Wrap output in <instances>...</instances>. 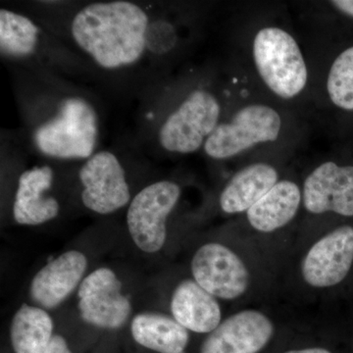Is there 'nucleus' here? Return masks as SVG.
<instances>
[{"label": "nucleus", "instance_id": "obj_1", "mask_svg": "<svg viewBox=\"0 0 353 353\" xmlns=\"http://www.w3.org/2000/svg\"><path fill=\"white\" fill-rule=\"evenodd\" d=\"M150 20L131 1L94 2L72 20L77 46L101 68L113 71L138 63L145 54Z\"/></svg>", "mask_w": 353, "mask_h": 353}, {"label": "nucleus", "instance_id": "obj_2", "mask_svg": "<svg viewBox=\"0 0 353 353\" xmlns=\"http://www.w3.org/2000/svg\"><path fill=\"white\" fill-rule=\"evenodd\" d=\"M99 115L94 106L80 97H69L57 113L34 132V145L41 154L60 160H87L97 150Z\"/></svg>", "mask_w": 353, "mask_h": 353}, {"label": "nucleus", "instance_id": "obj_3", "mask_svg": "<svg viewBox=\"0 0 353 353\" xmlns=\"http://www.w3.org/2000/svg\"><path fill=\"white\" fill-rule=\"evenodd\" d=\"M253 58L265 85L278 97L294 99L305 88L308 74L303 53L284 30H260L253 41Z\"/></svg>", "mask_w": 353, "mask_h": 353}, {"label": "nucleus", "instance_id": "obj_4", "mask_svg": "<svg viewBox=\"0 0 353 353\" xmlns=\"http://www.w3.org/2000/svg\"><path fill=\"white\" fill-rule=\"evenodd\" d=\"M220 114V103L214 95L208 90H194L160 127V145L168 152H197L219 125Z\"/></svg>", "mask_w": 353, "mask_h": 353}, {"label": "nucleus", "instance_id": "obj_5", "mask_svg": "<svg viewBox=\"0 0 353 353\" xmlns=\"http://www.w3.org/2000/svg\"><path fill=\"white\" fill-rule=\"evenodd\" d=\"M282 119L275 109L262 104L241 108L233 119L221 123L204 143V152L213 159H228L248 148L278 139Z\"/></svg>", "mask_w": 353, "mask_h": 353}, {"label": "nucleus", "instance_id": "obj_6", "mask_svg": "<svg viewBox=\"0 0 353 353\" xmlns=\"http://www.w3.org/2000/svg\"><path fill=\"white\" fill-rule=\"evenodd\" d=\"M180 196L178 183L159 181L143 188L132 199L127 212L128 230L139 250L154 253L163 248L167 218Z\"/></svg>", "mask_w": 353, "mask_h": 353}, {"label": "nucleus", "instance_id": "obj_7", "mask_svg": "<svg viewBox=\"0 0 353 353\" xmlns=\"http://www.w3.org/2000/svg\"><path fill=\"white\" fill-rule=\"evenodd\" d=\"M79 179L83 205L97 214H111L131 201L124 167L117 155L109 150L97 152L85 160Z\"/></svg>", "mask_w": 353, "mask_h": 353}, {"label": "nucleus", "instance_id": "obj_8", "mask_svg": "<svg viewBox=\"0 0 353 353\" xmlns=\"http://www.w3.org/2000/svg\"><path fill=\"white\" fill-rule=\"evenodd\" d=\"M111 269L99 268L79 287V309L83 321L103 329H119L129 319L132 306Z\"/></svg>", "mask_w": 353, "mask_h": 353}, {"label": "nucleus", "instance_id": "obj_9", "mask_svg": "<svg viewBox=\"0 0 353 353\" xmlns=\"http://www.w3.org/2000/svg\"><path fill=\"white\" fill-rule=\"evenodd\" d=\"M192 272L202 289L222 299H238L250 285L245 263L220 243H206L199 248L192 260Z\"/></svg>", "mask_w": 353, "mask_h": 353}, {"label": "nucleus", "instance_id": "obj_10", "mask_svg": "<svg viewBox=\"0 0 353 353\" xmlns=\"http://www.w3.org/2000/svg\"><path fill=\"white\" fill-rule=\"evenodd\" d=\"M353 265V227L341 226L323 236L303 261V276L314 288L334 287L343 282Z\"/></svg>", "mask_w": 353, "mask_h": 353}, {"label": "nucleus", "instance_id": "obj_11", "mask_svg": "<svg viewBox=\"0 0 353 353\" xmlns=\"http://www.w3.org/2000/svg\"><path fill=\"white\" fill-rule=\"evenodd\" d=\"M303 203L313 214L334 212L353 217V166L325 162L304 182Z\"/></svg>", "mask_w": 353, "mask_h": 353}, {"label": "nucleus", "instance_id": "obj_12", "mask_svg": "<svg viewBox=\"0 0 353 353\" xmlns=\"http://www.w3.org/2000/svg\"><path fill=\"white\" fill-rule=\"evenodd\" d=\"M274 334L273 323L256 310L228 318L204 341L201 353H259Z\"/></svg>", "mask_w": 353, "mask_h": 353}, {"label": "nucleus", "instance_id": "obj_13", "mask_svg": "<svg viewBox=\"0 0 353 353\" xmlns=\"http://www.w3.org/2000/svg\"><path fill=\"white\" fill-rule=\"evenodd\" d=\"M87 267V257L82 252H64L34 276L31 285L32 301L43 308L57 307L81 285Z\"/></svg>", "mask_w": 353, "mask_h": 353}, {"label": "nucleus", "instance_id": "obj_14", "mask_svg": "<svg viewBox=\"0 0 353 353\" xmlns=\"http://www.w3.org/2000/svg\"><path fill=\"white\" fill-rule=\"evenodd\" d=\"M53 179L50 166H34L21 174L13 204L14 219L18 224L34 226L57 217L59 202L48 196Z\"/></svg>", "mask_w": 353, "mask_h": 353}, {"label": "nucleus", "instance_id": "obj_15", "mask_svg": "<svg viewBox=\"0 0 353 353\" xmlns=\"http://www.w3.org/2000/svg\"><path fill=\"white\" fill-rule=\"evenodd\" d=\"M171 311L183 328L201 334L214 331L222 317L215 297L194 280H185L178 285L172 296Z\"/></svg>", "mask_w": 353, "mask_h": 353}, {"label": "nucleus", "instance_id": "obj_16", "mask_svg": "<svg viewBox=\"0 0 353 353\" xmlns=\"http://www.w3.org/2000/svg\"><path fill=\"white\" fill-rule=\"evenodd\" d=\"M279 174L271 165L255 163L238 172L220 196V206L228 214L248 212L278 183Z\"/></svg>", "mask_w": 353, "mask_h": 353}, {"label": "nucleus", "instance_id": "obj_17", "mask_svg": "<svg viewBox=\"0 0 353 353\" xmlns=\"http://www.w3.org/2000/svg\"><path fill=\"white\" fill-rule=\"evenodd\" d=\"M301 202L299 185L290 181H280L246 212V216L255 230L271 233L296 217Z\"/></svg>", "mask_w": 353, "mask_h": 353}, {"label": "nucleus", "instance_id": "obj_18", "mask_svg": "<svg viewBox=\"0 0 353 353\" xmlns=\"http://www.w3.org/2000/svg\"><path fill=\"white\" fill-rule=\"evenodd\" d=\"M132 338L148 350L159 353H183L189 343V332L173 317L145 312L132 319Z\"/></svg>", "mask_w": 353, "mask_h": 353}, {"label": "nucleus", "instance_id": "obj_19", "mask_svg": "<svg viewBox=\"0 0 353 353\" xmlns=\"http://www.w3.org/2000/svg\"><path fill=\"white\" fill-rule=\"evenodd\" d=\"M53 321L43 308L23 304L14 315L10 339L15 353H43L53 336Z\"/></svg>", "mask_w": 353, "mask_h": 353}, {"label": "nucleus", "instance_id": "obj_20", "mask_svg": "<svg viewBox=\"0 0 353 353\" xmlns=\"http://www.w3.org/2000/svg\"><path fill=\"white\" fill-rule=\"evenodd\" d=\"M41 38L38 26L23 14L0 10V50L2 55L23 59L36 52Z\"/></svg>", "mask_w": 353, "mask_h": 353}, {"label": "nucleus", "instance_id": "obj_21", "mask_svg": "<svg viewBox=\"0 0 353 353\" xmlns=\"http://www.w3.org/2000/svg\"><path fill=\"white\" fill-rule=\"evenodd\" d=\"M327 90L334 105L353 110V46L343 51L332 64Z\"/></svg>", "mask_w": 353, "mask_h": 353}, {"label": "nucleus", "instance_id": "obj_22", "mask_svg": "<svg viewBox=\"0 0 353 353\" xmlns=\"http://www.w3.org/2000/svg\"><path fill=\"white\" fill-rule=\"evenodd\" d=\"M43 353H71L67 341L61 336H53L48 348Z\"/></svg>", "mask_w": 353, "mask_h": 353}, {"label": "nucleus", "instance_id": "obj_23", "mask_svg": "<svg viewBox=\"0 0 353 353\" xmlns=\"http://www.w3.org/2000/svg\"><path fill=\"white\" fill-rule=\"evenodd\" d=\"M331 3L340 12L353 18V0H336L331 1Z\"/></svg>", "mask_w": 353, "mask_h": 353}, {"label": "nucleus", "instance_id": "obj_24", "mask_svg": "<svg viewBox=\"0 0 353 353\" xmlns=\"http://www.w3.org/2000/svg\"><path fill=\"white\" fill-rule=\"evenodd\" d=\"M285 353H332L329 352V350H325V348H306V350H290V352H285Z\"/></svg>", "mask_w": 353, "mask_h": 353}]
</instances>
